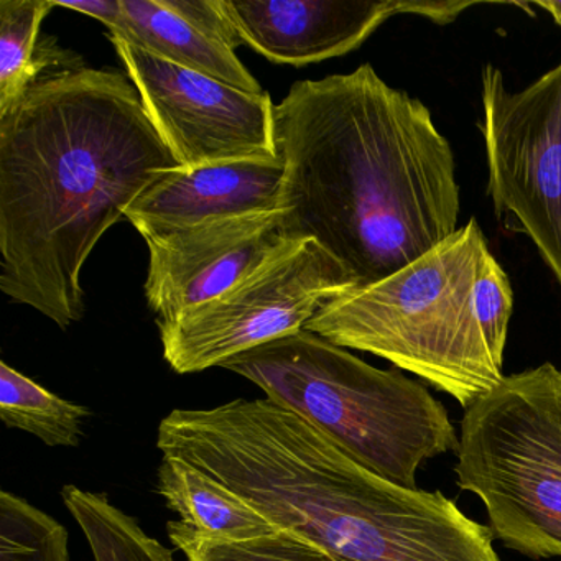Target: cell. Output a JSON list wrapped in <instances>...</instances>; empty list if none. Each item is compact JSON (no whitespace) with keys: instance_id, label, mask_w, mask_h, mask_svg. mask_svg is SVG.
Instances as JSON below:
<instances>
[{"instance_id":"e0dca14e","label":"cell","mask_w":561,"mask_h":561,"mask_svg":"<svg viewBox=\"0 0 561 561\" xmlns=\"http://www.w3.org/2000/svg\"><path fill=\"white\" fill-rule=\"evenodd\" d=\"M65 505L80 525L96 561H175L172 551L149 537L106 495L67 485Z\"/></svg>"},{"instance_id":"30bf717a","label":"cell","mask_w":561,"mask_h":561,"mask_svg":"<svg viewBox=\"0 0 561 561\" xmlns=\"http://www.w3.org/2000/svg\"><path fill=\"white\" fill-rule=\"evenodd\" d=\"M280 209L211 219L144 239L146 298L157 321L218 297L284 241Z\"/></svg>"},{"instance_id":"7c38bea8","label":"cell","mask_w":561,"mask_h":561,"mask_svg":"<svg viewBox=\"0 0 561 561\" xmlns=\"http://www.w3.org/2000/svg\"><path fill=\"white\" fill-rule=\"evenodd\" d=\"M280 157L232 160L199 169H173L152 183L126 218L142 238L211 219L275 211L280 205Z\"/></svg>"},{"instance_id":"7402d4cb","label":"cell","mask_w":561,"mask_h":561,"mask_svg":"<svg viewBox=\"0 0 561 561\" xmlns=\"http://www.w3.org/2000/svg\"><path fill=\"white\" fill-rule=\"evenodd\" d=\"M535 5H537L538 9H543V11H547L548 14L553 18V21L557 22L558 25L561 27V2H551V0H547V2H534Z\"/></svg>"},{"instance_id":"9a60e30c","label":"cell","mask_w":561,"mask_h":561,"mask_svg":"<svg viewBox=\"0 0 561 561\" xmlns=\"http://www.w3.org/2000/svg\"><path fill=\"white\" fill-rule=\"evenodd\" d=\"M54 9V0H0V117L44 78L84 67L55 38L42 35V24Z\"/></svg>"},{"instance_id":"277c9868","label":"cell","mask_w":561,"mask_h":561,"mask_svg":"<svg viewBox=\"0 0 561 561\" xmlns=\"http://www.w3.org/2000/svg\"><path fill=\"white\" fill-rule=\"evenodd\" d=\"M476 219L383 280L328 301L305 330L415 374L468 409L502 379L476 314L489 254Z\"/></svg>"},{"instance_id":"ffe728a7","label":"cell","mask_w":561,"mask_h":561,"mask_svg":"<svg viewBox=\"0 0 561 561\" xmlns=\"http://www.w3.org/2000/svg\"><path fill=\"white\" fill-rule=\"evenodd\" d=\"M476 314L492 356L502 366L514 308L511 280L492 252L485 255L474 291Z\"/></svg>"},{"instance_id":"8992f818","label":"cell","mask_w":561,"mask_h":561,"mask_svg":"<svg viewBox=\"0 0 561 561\" xmlns=\"http://www.w3.org/2000/svg\"><path fill=\"white\" fill-rule=\"evenodd\" d=\"M458 485L484 502L491 531L530 558L561 557V370L504 376L466 409Z\"/></svg>"},{"instance_id":"ba28073f","label":"cell","mask_w":561,"mask_h":561,"mask_svg":"<svg viewBox=\"0 0 561 561\" xmlns=\"http://www.w3.org/2000/svg\"><path fill=\"white\" fill-rule=\"evenodd\" d=\"M482 136L495 215L530 238L561 285V61L522 91L488 65Z\"/></svg>"},{"instance_id":"44dd1931","label":"cell","mask_w":561,"mask_h":561,"mask_svg":"<svg viewBox=\"0 0 561 561\" xmlns=\"http://www.w3.org/2000/svg\"><path fill=\"white\" fill-rule=\"evenodd\" d=\"M476 4L478 2H458V0H453V2H446V0H443V2L442 0L439 2H435V0L420 2V0H416V2H409L407 14L420 15V18L430 19L435 24L445 25L458 19V15L462 14L466 9Z\"/></svg>"},{"instance_id":"5b68a950","label":"cell","mask_w":561,"mask_h":561,"mask_svg":"<svg viewBox=\"0 0 561 561\" xmlns=\"http://www.w3.org/2000/svg\"><path fill=\"white\" fill-rule=\"evenodd\" d=\"M267 399L313 425L357 465L416 489L425 459L458 453L445 407L415 380L380 370L304 330L226 360Z\"/></svg>"},{"instance_id":"ac0fdd59","label":"cell","mask_w":561,"mask_h":561,"mask_svg":"<svg viewBox=\"0 0 561 561\" xmlns=\"http://www.w3.org/2000/svg\"><path fill=\"white\" fill-rule=\"evenodd\" d=\"M167 530L188 561H337L323 548L284 530L242 541L206 538L183 522H170Z\"/></svg>"},{"instance_id":"3957f363","label":"cell","mask_w":561,"mask_h":561,"mask_svg":"<svg viewBox=\"0 0 561 561\" xmlns=\"http://www.w3.org/2000/svg\"><path fill=\"white\" fill-rule=\"evenodd\" d=\"M157 446L337 561H501L491 528L442 492L379 478L272 400L173 410Z\"/></svg>"},{"instance_id":"d6986e66","label":"cell","mask_w":561,"mask_h":561,"mask_svg":"<svg viewBox=\"0 0 561 561\" xmlns=\"http://www.w3.org/2000/svg\"><path fill=\"white\" fill-rule=\"evenodd\" d=\"M0 561H70L67 528L4 491L0 494Z\"/></svg>"},{"instance_id":"52a82bcc","label":"cell","mask_w":561,"mask_h":561,"mask_svg":"<svg viewBox=\"0 0 561 561\" xmlns=\"http://www.w3.org/2000/svg\"><path fill=\"white\" fill-rule=\"evenodd\" d=\"M357 287L311 239H284L218 297L157 321L163 357L176 374L221 367L271 341L300 333L318 311Z\"/></svg>"},{"instance_id":"4fadbf2b","label":"cell","mask_w":561,"mask_h":561,"mask_svg":"<svg viewBox=\"0 0 561 561\" xmlns=\"http://www.w3.org/2000/svg\"><path fill=\"white\" fill-rule=\"evenodd\" d=\"M107 35L249 93H264L236 54L242 42L218 0H119Z\"/></svg>"},{"instance_id":"6da1fadb","label":"cell","mask_w":561,"mask_h":561,"mask_svg":"<svg viewBox=\"0 0 561 561\" xmlns=\"http://www.w3.org/2000/svg\"><path fill=\"white\" fill-rule=\"evenodd\" d=\"M285 239H311L357 287L376 284L458 231L455 153L428 107L370 65L298 81L275 106Z\"/></svg>"},{"instance_id":"7a4b0ae2","label":"cell","mask_w":561,"mask_h":561,"mask_svg":"<svg viewBox=\"0 0 561 561\" xmlns=\"http://www.w3.org/2000/svg\"><path fill=\"white\" fill-rule=\"evenodd\" d=\"M179 163L116 70L51 75L0 117V290L61 330L100 239Z\"/></svg>"},{"instance_id":"9c48e42d","label":"cell","mask_w":561,"mask_h":561,"mask_svg":"<svg viewBox=\"0 0 561 561\" xmlns=\"http://www.w3.org/2000/svg\"><path fill=\"white\" fill-rule=\"evenodd\" d=\"M144 110L180 169L278 157L275 106L249 93L110 37Z\"/></svg>"},{"instance_id":"5bb4252c","label":"cell","mask_w":561,"mask_h":561,"mask_svg":"<svg viewBox=\"0 0 561 561\" xmlns=\"http://www.w3.org/2000/svg\"><path fill=\"white\" fill-rule=\"evenodd\" d=\"M157 489L180 522L203 537L242 541L280 531L228 485L183 459L163 456Z\"/></svg>"},{"instance_id":"8fae6325","label":"cell","mask_w":561,"mask_h":561,"mask_svg":"<svg viewBox=\"0 0 561 561\" xmlns=\"http://www.w3.org/2000/svg\"><path fill=\"white\" fill-rule=\"evenodd\" d=\"M248 45L272 64L301 68L343 57L383 22L407 14V0H218Z\"/></svg>"},{"instance_id":"2e32d148","label":"cell","mask_w":561,"mask_h":561,"mask_svg":"<svg viewBox=\"0 0 561 561\" xmlns=\"http://www.w3.org/2000/svg\"><path fill=\"white\" fill-rule=\"evenodd\" d=\"M91 412L38 386L24 374L0 364V419L9 428L24 430L48 446H78Z\"/></svg>"}]
</instances>
